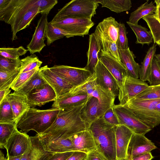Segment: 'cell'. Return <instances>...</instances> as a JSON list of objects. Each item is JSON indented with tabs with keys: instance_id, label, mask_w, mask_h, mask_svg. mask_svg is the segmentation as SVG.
Instances as JSON below:
<instances>
[{
	"instance_id": "obj_1",
	"label": "cell",
	"mask_w": 160,
	"mask_h": 160,
	"mask_svg": "<svg viewBox=\"0 0 160 160\" xmlns=\"http://www.w3.org/2000/svg\"><path fill=\"white\" fill-rule=\"evenodd\" d=\"M86 103L76 107L59 109L57 117L51 126L43 133L37 134L41 142L67 139L76 133L89 128L90 125L80 116V111Z\"/></svg>"
},
{
	"instance_id": "obj_2",
	"label": "cell",
	"mask_w": 160,
	"mask_h": 160,
	"mask_svg": "<svg viewBox=\"0 0 160 160\" xmlns=\"http://www.w3.org/2000/svg\"><path fill=\"white\" fill-rule=\"evenodd\" d=\"M37 0H5L0 5V20L10 24L12 41L17 33L28 27L39 13Z\"/></svg>"
},
{
	"instance_id": "obj_3",
	"label": "cell",
	"mask_w": 160,
	"mask_h": 160,
	"mask_svg": "<svg viewBox=\"0 0 160 160\" xmlns=\"http://www.w3.org/2000/svg\"><path fill=\"white\" fill-rule=\"evenodd\" d=\"M107 122L103 117L95 121L89 128L93 136L96 150L105 160H117L116 127Z\"/></svg>"
},
{
	"instance_id": "obj_4",
	"label": "cell",
	"mask_w": 160,
	"mask_h": 160,
	"mask_svg": "<svg viewBox=\"0 0 160 160\" xmlns=\"http://www.w3.org/2000/svg\"><path fill=\"white\" fill-rule=\"evenodd\" d=\"M59 110L56 107H52L46 110L31 108L18 120L17 128L25 132L33 130L37 134L42 133L53 123Z\"/></svg>"
},
{
	"instance_id": "obj_5",
	"label": "cell",
	"mask_w": 160,
	"mask_h": 160,
	"mask_svg": "<svg viewBox=\"0 0 160 160\" xmlns=\"http://www.w3.org/2000/svg\"><path fill=\"white\" fill-rule=\"evenodd\" d=\"M160 98L144 99L133 98L124 105L152 129L160 124V114L156 110Z\"/></svg>"
},
{
	"instance_id": "obj_6",
	"label": "cell",
	"mask_w": 160,
	"mask_h": 160,
	"mask_svg": "<svg viewBox=\"0 0 160 160\" xmlns=\"http://www.w3.org/2000/svg\"><path fill=\"white\" fill-rule=\"evenodd\" d=\"M99 6L95 0H72L59 9L53 18L72 17L91 19Z\"/></svg>"
},
{
	"instance_id": "obj_7",
	"label": "cell",
	"mask_w": 160,
	"mask_h": 160,
	"mask_svg": "<svg viewBox=\"0 0 160 160\" xmlns=\"http://www.w3.org/2000/svg\"><path fill=\"white\" fill-rule=\"evenodd\" d=\"M50 23L66 32L69 38L83 37L94 25L91 19L72 17L53 18Z\"/></svg>"
},
{
	"instance_id": "obj_8",
	"label": "cell",
	"mask_w": 160,
	"mask_h": 160,
	"mask_svg": "<svg viewBox=\"0 0 160 160\" xmlns=\"http://www.w3.org/2000/svg\"><path fill=\"white\" fill-rule=\"evenodd\" d=\"M112 108L119 124L126 126L134 133L145 135L152 130L127 107L119 104H114Z\"/></svg>"
},
{
	"instance_id": "obj_9",
	"label": "cell",
	"mask_w": 160,
	"mask_h": 160,
	"mask_svg": "<svg viewBox=\"0 0 160 160\" xmlns=\"http://www.w3.org/2000/svg\"><path fill=\"white\" fill-rule=\"evenodd\" d=\"M50 69L74 87L85 82L92 75L84 68L64 65H54L50 68Z\"/></svg>"
},
{
	"instance_id": "obj_10",
	"label": "cell",
	"mask_w": 160,
	"mask_h": 160,
	"mask_svg": "<svg viewBox=\"0 0 160 160\" xmlns=\"http://www.w3.org/2000/svg\"><path fill=\"white\" fill-rule=\"evenodd\" d=\"M40 74L54 89L57 99L69 92L74 87L67 81L52 72L45 65L39 70Z\"/></svg>"
},
{
	"instance_id": "obj_11",
	"label": "cell",
	"mask_w": 160,
	"mask_h": 160,
	"mask_svg": "<svg viewBox=\"0 0 160 160\" xmlns=\"http://www.w3.org/2000/svg\"><path fill=\"white\" fill-rule=\"evenodd\" d=\"M148 84L140 79L127 75L124 80L118 98L120 104L124 105L128 100L135 97L148 87Z\"/></svg>"
},
{
	"instance_id": "obj_12",
	"label": "cell",
	"mask_w": 160,
	"mask_h": 160,
	"mask_svg": "<svg viewBox=\"0 0 160 160\" xmlns=\"http://www.w3.org/2000/svg\"><path fill=\"white\" fill-rule=\"evenodd\" d=\"M98 56L99 59L116 80L119 87V94L127 75L126 68L121 62L107 53L99 51Z\"/></svg>"
},
{
	"instance_id": "obj_13",
	"label": "cell",
	"mask_w": 160,
	"mask_h": 160,
	"mask_svg": "<svg viewBox=\"0 0 160 160\" xmlns=\"http://www.w3.org/2000/svg\"><path fill=\"white\" fill-rule=\"evenodd\" d=\"M30 142V136L25 132L18 131V129L8 140L5 148L6 158L22 155L28 149Z\"/></svg>"
},
{
	"instance_id": "obj_14",
	"label": "cell",
	"mask_w": 160,
	"mask_h": 160,
	"mask_svg": "<svg viewBox=\"0 0 160 160\" xmlns=\"http://www.w3.org/2000/svg\"><path fill=\"white\" fill-rule=\"evenodd\" d=\"M157 148L145 135L133 133L129 144L126 158L131 160L135 156L150 152Z\"/></svg>"
},
{
	"instance_id": "obj_15",
	"label": "cell",
	"mask_w": 160,
	"mask_h": 160,
	"mask_svg": "<svg viewBox=\"0 0 160 160\" xmlns=\"http://www.w3.org/2000/svg\"><path fill=\"white\" fill-rule=\"evenodd\" d=\"M95 72L97 85L111 92L114 96H118L119 88L116 80L99 60Z\"/></svg>"
},
{
	"instance_id": "obj_16",
	"label": "cell",
	"mask_w": 160,
	"mask_h": 160,
	"mask_svg": "<svg viewBox=\"0 0 160 160\" xmlns=\"http://www.w3.org/2000/svg\"><path fill=\"white\" fill-rule=\"evenodd\" d=\"M109 108L101 104L97 98L91 96L88 98L81 110L80 116L84 121L90 125L93 122L103 117Z\"/></svg>"
},
{
	"instance_id": "obj_17",
	"label": "cell",
	"mask_w": 160,
	"mask_h": 160,
	"mask_svg": "<svg viewBox=\"0 0 160 160\" xmlns=\"http://www.w3.org/2000/svg\"><path fill=\"white\" fill-rule=\"evenodd\" d=\"M27 97L29 104L33 107L41 106L57 99L54 90L48 83L33 89Z\"/></svg>"
},
{
	"instance_id": "obj_18",
	"label": "cell",
	"mask_w": 160,
	"mask_h": 160,
	"mask_svg": "<svg viewBox=\"0 0 160 160\" xmlns=\"http://www.w3.org/2000/svg\"><path fill=\"white\" fill-rule=\"evenodd\" d=\"M119 30V23L110 17L104 19L96 26L94 33L97 38L117 43Z\"/></svg>"
},
{
	"instance_id": "obj_19",
	"label": "cell",
	"mask_w": 160,
	"mask_h": 160,
	"mask_svg": "<svg viewBox=\"0 0 160 160\" xmlns=\"http://www.w3.org/2000/svg\"><path fill=\"white\" fill-rule=\"evenodd\" d=\"M48 14H41L38 21L32 39L27 45V48L31 54L36 52L40 53L46 46L44 42L46 37V29L48 23Z\"/></svg>"
},
{
	"instance_id": "obj_20",
	"label": "cell",
	"mask_w": 160,
	"mask_h": 160,
	"mask_svg": "<svg viewBox=\"0 0 160 160\" xmlns=\"http://www.w3.org/2000/svg\"><path fill=\"white\" fill-rule=\"evenodd\" d=\"M54 153L44 150L37 134L30 137L28 148L21 160H48Z\"/></svg>"
},
{
	"instance_id": "obj_21",
	"label": "cell",
	"mask_w": 160,
	"mask_h": 160,
	"mask_svg": "<svg viewBox=\"0 0 160 160\" xmlns=\"http://www.w3.org/2000/svg\"><path fill=\"white\" fill-rule=\"evenodd\" d=\"M133 132L123 125L116 127L115 136L117 160L127 158V151L131 138Z\"/></svg>"
},
{
	"instance_id": "obj_22",
	"label": "cell",
	"mask_w": 160,
	"mask_h": 160,
	"mask_svg": "<svg viewBox=\"0 0 160 160\" xmlns=\"http://www.w3.org/2000/svg\"><path fill=\"white\" fill-rule=\"evenodd\" d=\"M68 138L71 141L75 151L87 153L96 150L94 139L89 128L76 133Z\"/></svg>"
},
{
	"instance_id": "obj_23",
	"label": "cell",
	"mask_w": 160,
	"mask_h": 160,
	"mask_svg": "<svg viewBox=\"0 0 160 160\" xmlns=\"http://www.w3.org/2000/svg\"><path fill=\"white\" fill-rule=\"evenodd\" d=\"M8 99L12 107L14 119L18 122L23 115L31 108L27 97L14 91L9 94Z\"/></svg>"
},
{
	"instance_id": "obj_24",
	"label": "cell",
	"mask_w": 160,
	"mask_h": 160,
	"mask_svg": "<svg viewBox=\"0 0 160 160\" xmlns=\"http://www.w3.org/2000/svg\"><path fill=\"white\" fill-rule=\"evenodd\" d=\"M89 43L87 52L88 62L84 68L92 74L95 73V68L99 60L98 55L100 48L99 41L94 33L89 35Z\"/></svg>"
},
{
	"instance_id": "obj_25",
	"label": "cell",
	"mask_w": 160,
	"mask_h": 160,
	"mask_svg": "<svg viewBox=\"0 0 160 160\" xmlns=\"http://www.w3.org/2000/svg\"><path fill=\"white\" fill-rule=\"evenodd\" d=\"M88 99L87 93L72 95L67 93L57 99L52 106L59 109L76 107L86 103Z\"/></svg>"
},
{
	"instance_id": "obj_26",
	"label": "cell",
	"mask_w": 160,
	"mask_h": 160,
	"mask_svg": "<svg viewBox=\"0 0 160 160\" xmlns=\"http://www.w3.org/2000/svg\"><path fill=\"white\" fill-rule=\"evenodd\" d=\"M119 49L121 61L126 69L127 75L136 78H139L140 66L135 62L133 52L129 47L126 50Z\"/></svg>"
},
{
	"instance_id": "obj_27",
	"label": "cell",
	"mask_w": 160,
	"mask_h": 160,
	"mask_svg": "<svg viewBox=\"0 0 160 160\" xmlns=\"http://www.w3.org/2000/svg\"><path fill=\"white\" fill-rule=\"evenodd\" d=\"M42 144L45 150L54 153L75 151L72 142L69 138L59 139Z\"/></svg>"
},
{
	"instance_id": "obj_28",
	"label": "cell",
	"mask_w": 160,
	"mask_h": 160,
	"mask_svg": "<svg viewBox=\"0 0 160 160\" xmlns=\"http://www.w3.org/2000/svg\"><path fill=\"white\" fill-rule=\"evenodd\" d=\"M148 0L147 1L131 13L128 21L129 22L138 24L140 19L145 16L153 14L156 12L157 7L154 4V3L151 1L148 3Z\"/></svg>"
},
{
	"instance_id": "obj_29",
	"label": "cell",
	"mask_w": 160,
	"mask_h": 160,
	"mask_svg": "<svg viewBox=\"0 0 160 160\" xmlns=\"http://www.w3.org/2000/svg\"><path fill=\"white\" fill-rule=\"evenodd\" d=\"M154 43L147 52L140 66L139 78L143 82L148 81L151 70L152 63L157 49L156 44Z\"/></svg>"
},
{
	"instance_id": "obj_30",
	"label": "cell",
	"mask_w": 160,
	"mask_h": 160,
	"mask_svg": "<svg viewBox=\"0 0 160 160\" xmlns=\"http://www.w3.org/2000/svg\"><path fill=\"white\" fill-rule=\"evenodd\" d=\"M127 23L135 33L137 38L136 44L142 46L144 44L149 45L153 41V39L150 31L145 27L138 24H133L127 22Z\"/></svg>"
},
{
	"instance_id": "obj_31",
	"label": "cell",
	"mask_w": 160,
	"mask_h": 160,
	"mask_svg": "<svg viewBox=\"0 0 160 160\" xmlns=\"http://www.w3.org/2000/svg\"><path fill=\"white\" fill-rule=\"evenodd\" d=\"M18 122L14 120L11 121L0 122V147L4 149L7 142L16 129Z\"/></svg>"
},
{
	"instance_id": "obj_32",
	"label": "cell",
	"mask_w": 160,
	"mask_h": 160,
	"mask_svg": "<svg viewBox=\"0 0 160 160\" xmlns=\"http://www.w3.org/2000/svg\"><path fill=\"white\" fill-rule=\"evenodd\" d=\"M102 4V7H106L117 13L130 10L132 7L130 0H95Z\"/></svg>"
},
{
	"instance_id": "obj_33",
	"label": "cell",
	"mask_w": 160,
	"mask_h": 160,
	"mask_svg": "<svg viewBox=\"0 0 160 160\" xmlns=\"http://www.w3.org/2000/svg\"><path fill=\"white\" fill-rule=\"evenodd\" d=\"M97 85L95 72L85 82L79 85L74 87L67 93L72 95L87 93L89 98L92 96V93Z\"/></svg>"
},
{
	"instance_id": "obj_34",
	"label": "cell",
	"mask_w": 160,
	"mask_h": 160,
	"mask_svg": "<svg viewBox=\"0 0 160 160\" xmlns=\"http://www.w3.org/2000/svg\"><path fill=\"white\" fill-rule=\"evenodd\" d=\"M47 83L40 74L39 70L17 91L27 96L33 89Z\"/></svg>"
},
{
	"instance_id": "obj_35",
	"label": "cell",
	"mask_w": 160,
	"mask_h": 160,
	"mask_svg": "<svg viewBox=\"0 0 160 160\" xmlns=\"http://www.w3.org/2000/svg\"><path fill=\"white\" fill-rule=\"evenodd\" d=\"M66 37L69 38L68 34L65 31L48 22L46 27V37L48 46L50 45L55 41Z\"/></svg>"
},
{
	"instance_id": "obj_36",
	"label": "cell",
	"mask_w": 160,
	"mask_h": 160,
	"mask_svg": "<svg viewBox=\"0 0 160 160\" xmlns=\"http://www.w3.org/2000/svg\"><path fill=\"white\" fill-rule=\"evenodd\" d=\"M98 39L100 45V52L107 53L121 62L119 49L116 42L102 39Z\"/></svg>"
},
{
	"instance_id": "obj_37",
	"label": "cell",
	"mask_w": 160,
	"mask_h": 160,
	"mask_svg": "<svg viewBox=\"0 0 160 160\" xmlns=\"http://www.w3.org/2000/svg\"><path fill=\"white\" fill-rule=\"evenodd\" d=\"M21 68L10 72L0 70V90L10 88L20 74Z\"/></svg>"
},
{
	"instance_id": "obj_38",
	"label": "cell",
	"mask_w": 160,
	"mask_h": 160,
	"mask_svg": "<svg viewBox=\"0 0 160 160\" xmlns=\"http://www.w3.org/2000/svg\"><path fill=\"white\" fill-rule=\"evenodd\" d=\"M20 73L39 69L42 62L35 55L33 54L21 59Z\"/></svg>"
},
{
	"instance_id": "obj_39",
	"label": "cell",
	"mask_w": 160,
	"mask_h": 160,
	"mask_svg": "<svg viewBox=\"0 0 160 160\" xmlns=\"http://www.w3.org/2000/svg\"><path fill=\"white\" fill-rule=\"evenodd\" d=\"M21 67V59L19 57L12 59L0 55V70L10 72L20 68Z\"/></svg>"
},
{
	"instance_id": "obj_40",
	"label": "cell",
	"mask_w": 160,
	"mask_h": 160,
	"mask_svg": "<svg viewBox=\"0 0 160 160\" xmlns=\"http://www.w3.org/2000/svg\"><path fill=\"white\" fill-rule=\"evenodd\" d=\"M8 96L0 103V122L11 121L14 120Z\"/></svg>"
},
{
	"instance_id": "obj_41",
	"label": "cell",
	"mask_w": 160,
	"mask_h": 160,
	"mask_svg": "<svg viewBox=\"0 0 160 160\" xmlns=\"http://www.w3.org/2000/svg\"><path fill=\"white\" fill-rule=\"evenodd\" d=\"M28 51L22 46L17 48H1L0 55L5 58L15 59L25 55Z\"/></svg>"
},
{
	"instance_id": "obj_42",
	"label": "cell",
	"mask_w": 160,
	"mask_h": 160,
	"mask_svg": "<svg viewBox=\"0 0 160 160\" xmlns=\"http://www.w3.org/2000/svg\"><path fill=\"white\" fill-rule=\"evenodd\" d=\"M134 98L144 99H160V85L149 86L143 91Z\"/></svg>"
},
{
	"instance_id": "obj_43",
	"label": "cell",
	"mask_w": 160,
	"mask_h": 160,
	"mask_svg": "<svg viewBox=\"0 0 160 160\" xmlns=\"http://www.w3.org/2000/svg\"><path fill=\"white\" fill-rule=\"evenodd\" d=\"M148 81L150 86L160 85V64L154 57L152 59L151 72Z\"/></svg>"
},
{
	"instance_id": "obj_44",
	"label": "cell",
	"mask_w": 160,
	"mask_h": 160,
	"mask_svg": "<svg viewBox=\"0 0 160 160\" xmlns=\"http://www.w3.org/2000/svg\"><path fill=\"white\" fill-rule=\"evenodd\" d=\"M39 69H35L31 71L20 73L17 78L11 86L10 88L14 91H17Z\"/></svg>"
},
{
	"instance_id": "obj_45",
	"label": "cell",
	"mask_w": 160,
	"mask_h": 160,
	"mask_svg": "<svg viewBox=\"0 0 160 160\" xmlns=\"http://www.w3.org/2000/svg\"><path fill=\"white\" fill-rule=\"evenodd\" d=\"M142 19L146 22L153 37L154 43H156L160 38V20L151 19L146 16Z\"/></svg>"
},
{
	"instance_id": "obj_46",
	"label": "cell",
	"mask_w": 160,
	"mask_h": 160,
	"mask_svg": "<svg viewBox=\"0 0 160 160\" xmlns=\"http://www.w3.org/2000/svg\"><path fill=\"white\" fill-rule=\"evenodd\" d=\"M127 32L125 24L119 23V30L118 38L117 42L119 49L126 50L129 47L128 39L127 36Z\"/></svg>"
},
{
	"instance_id": "obj_47",
	"label": "cell",
	"mask_w": 160,
	"mask_h": 160,
	"mask_svg": "<svg viewBox=\"0 0 160 160\" xmlns=\"http://www.w3.org/2000/svg\"><path fill=\"white\" fill-rule=\"evenodd\" d=\"M58 3L57 0H37L36 3L39 8V13L48 14L51 10Z\"/></svg>"
},
{
	"instance_id": "obj_48",
	"label": "cell",
	"mask_w": 160,
	"mask_h": 160,
	"mask_svg": "<svg viewBox=\"0 0 160 160\" xmlns=\"http://www.w3.org/2000/svg\"><path fill=\"white\" fill-rule=\"evenodd\" d=\"M103 117L107 122L115 126L119 125L118 118L113 111L112 107L106 111Z\"/></svg>"
},
{
	"instance_id": "obj_49",
	"label": "cell",
	"mask_w": 160,
	"mask_h": 160,
	"mask_svg": "<svg viewBox=\"0 0 160 160\" xmlns=\"http://www.w3.org/2000/svg\"><path fill=\"white\" fill-rule=\"evenodd\" d=\"M85 160H105L101 155L96 150L87 153Z\"/></svg>"
},
{
	"instance_id": "obj_50",
	"label": "cell",
	"mask_w": 160,
	"mask_h": 160,
	"mask_svg": "<svg viewBox=\"0 0 160 160\" xmlns=\"http://www.w3.org/2000/svg\"><path fill=\"white\" fill-rule=\"evenodd\" d=\"M73 152L61 153H54L48 160H66Z\"/></svg>"
},
{
	"instance_id": "obj_51",
	"label": "cell",
	"mask_w": 160,
	"mask_h": 160,
	"mask_svg": "<svg viewBox=\"0 0 160 160\" xmlns=\"http://www.w3.org/2000/svg\"><path fill=\"white\" fill-rule=\"evenodd\" d=\"M87 153L80 151H74L66 160H85Z\"/></svg>"
},
{
	"instance_id": "obj_52",
	"label": "cell",
	"mask_w": 160,
	"mask_h": 160,
	"mask_svg": "<svg viewBox=\"0 0 160 160\" xmlns=\"http://www.w3.org/2000/svg\"><path fill=\"white\" fill-rule=\"evenodd\" d=\"M153 158L151 152H149L135 156L131 160H151Z\"/></svg>"
},
{
	"instance_id": "obj_53",
	"label": "cell",
	"mask_w": 160,
	"mask_h": 160,
	"mask_svg": "<svg viewBox=\"0 0 160 160\" xmlns=\"http://www.w3.org/2000/svg\"><path fill=\"white\" fill-rule=\"evenodd\" d=\"M157 7L156 11L154 13L145 16L151 19L160 20V6Z\"/></svg>"
},
{
	"instance_id": "obj_54",
	"label": "cell",
	"mask_w": 160,
	"mask_h": 160,
	"mask_svg": "<svg viewBox=\"0 0 160 160\" xmlns=\"http://www.w3.org/2000/svg\"><path fill=\"white\" fill-rule=\"evenodd\" d=\"M11 91L10 88L0 90V103L10 93Z\"/></svg>"
},
{
	"instance_id": "obj_55",
	"label": "cell",
	"mask_w": 160,
	"mask_h": 160,
	"mask_svg": "<svg viewBox=\"0 0 160 160\" xmlns=\"http://www.w3.org/2000/svg\"><path fill=\"white\" fill-rule=\"evenodd\" d=\"M22 155L7 157V160H21Z\"/></svg>"
},
{
	"instance_id": "obj_56",
	"label": "cell",
	"mask_w": 160,
	"mask_h": 160,
	"mask_svg": "<svg viewBox=\"0 0 160 160\" xmlns=\"http://www.w3.org/2000/svg\"><path fill=\"white\" fill-rule=\"evenodd\" d=\"M0 160H7V158L5 157L4 154L1 151L0 152Z\"/></svg>"
},
{
	"instance_id": "obj_57",
	"label": "cell",
	"mask_w": 160,
	"mask_h": 160,
	"mask_svg": "<svg viewBox=\"0 0 160 160\" xmlns=\"http://www.w3.org/2000/svg\"><path fill=\"white\" fill-rule=\"evenodd\" d=\"M154 58L160 64V54H155Z\"/></svg>"
},
{
	"instance_id": "obj_58",
	"label": "cell",
	"mask_w": 160,
	"mask_h": 160,
	"mask_svg": "<svg viewBox=\"0 0 160 160\" xmlns=\"http://www.w3.org/2000/svg\"><path fill=\"white\" fill-rule=\"evenodd\" d=\"M156 111L160 114V102L157 104L156 108Z\"/></svg>"
},
{
	"instance_id": "obj_59",
	"label": "cell",
	"mask_w": 160,
	"mask_h": 160,
	"mask_svg": "<svg viewBox=\"0 0 160 160\" xmlns=\"http://www.w3.org/2000/svg\"><path fill=\"white\" fill-rule=\"evenodd\" d=\"M154 3H156L157 7L160 6V0H155Z\"/></svg>"
},
{
	"instance_id": "obj_60",
	"label": "cell",
	"mask_w": 160,
	"mask_h": 160,
	"mask_svg": "<svg viewBox=\"0 0 160 160\" xmlns=\"http://www.w3.org/2000/svg\"><path fill=\"white\" fill-rule=\"evenodd\" d=\"M156 43L160 47V38L159 40L156 42Z\"/></svg>"
},
{
	"instance_id": "obj_61",
	"label": "cell",
	"mask_w": 160,
	"mask_h": 160,
	"mask_svg": "<svg viewBox=\"0 0 160 160\" xmlns=\"http://www.w3.org/2000/svg\"><path fill=\"white\" fill-rule=\"evenodd\" d=\"M128 160V159L127 158H125V159H122V160Z\"/></svg>"
},
{
	"instance_id": "obj_62",
	"label": "cell",
	"mask_w": 160,
	"mask_h": 160,
	"mask_svg": "<svg viewBox=\"0 0 160 160\" xmlns=\"http://www.w3.org/2000/svg\"></svg>"
}]
</instances>
